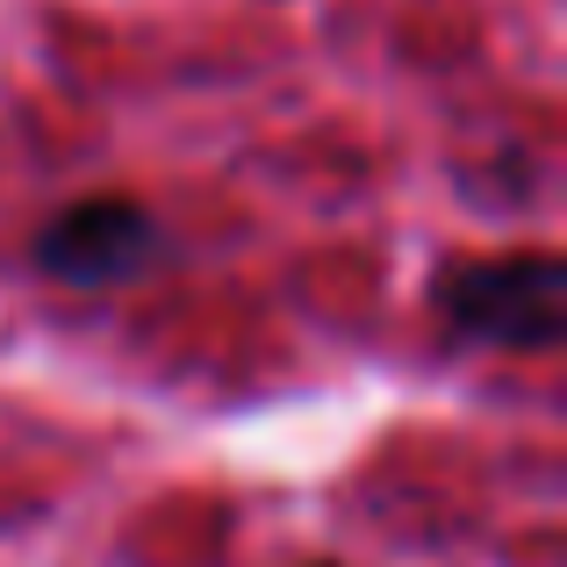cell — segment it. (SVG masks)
Masks as SVG:
<instances>
[{
  "mask_svg": "<svg viewBox=\"0 0 567 567\" xmlns=\"http://www.w3.org/2000/svg\"><path fill=\"white\" fill-rule=\"evenodd\" d=\"M166 251V230L144 202L130 194H94V202L58 208L37 230V266L65 288H115V280H137L144 266Z\"/></svg>",
  "mask_w": 567,
  "mask_h": 567,
  "instance_id": "cell-2",
  "label": "cell"
},
{
  "mask_svg": "<svg viewBox=\"0 0 567 567\" xmlns=\"http://www.w3.org/2000/svg\"><path fill=\"white\" fill-rule=\"evenodd\" d=\"M439 317L467 346L503 352H554L567 338V274L554 251H511V259H467L439 274Z\"/></svg>",
  "mask_w": 567,
  "mask_h": 567,
  "instance_id": "cell-1",
  "label": "cell"
}]
</instances>
